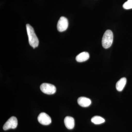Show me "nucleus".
<instances>
[{
  "mask_svg": "<svg viewBox=\"0 0 132 132\" xmlns=\"http://www.w3.org/2000/svg\"><path fill=\"white\" fill-rule=\"evenodd\" d=\"M26 28L29 45L34 48L37 47L39 45V41L35 32L34 28L29 24L26 25Z\"/></svg>",
  "mask_w": 132,
  "mask_h": 132,
  "instance_id": "obj_1",
  "label": "nucleus"
},
{
  "mask_svg": "<svg viewBox=\"0 0 132 132\" xmlns=\"http://www.w3.org/2000/svg\"><path fill=\"white\" fill-rule=\"evenodd\" d=\"M113 33L110 30L106 31L103 35L102 43L103 47L106 49L111 46L113 43Z\"/></svg>",
  "mask_w": 132,
  "mask_h": 132,
  "instance_id": "obj_2",
  "label": "nucleus"
},
{
  "mask_svg": "<svg viewBox=\"0 0 132 132\" xmlns=\"http://www.w3.org/2000/svg\"><path fill=\"white\" fill-rule=\"evenodd\" d=\"M40 88L43 93L47 94H54L56 91V87L54 85L49 83H43L41 85Z\"/></svg>",
  "mask_w": 132,
  "mask_h": 132,
  "instance_id": "obj_3",
  "label": "nucleus"
},
{
  "mask_svg": "<svg viewBox=\"0 0 132 132\" xmlns=\"http://www.w3.org/2000/svg\"><path fill=\"white\" fill-rule=\"evenodd\" d=\"M18 125V121L16 118L12 116L5 123L3 126L4 130H7L10 129H15Z\"/></svg>",
  "mask_w": 132,
  "mask_h": 132,
  "instance_id": "obj_4",
  "label": "nucleus"
},
{
  "mask_svg": "<svg viewBox=\"0 0 132 132\" xmlns=\"http://www.w3.org/2000/svg\"><path fill=\"white\" fill-rule=\"evenodd\" d=\"M68 26V21L67 19L64 16H61L59 19L57 25V28L59 32H62L66 31Z\"/></svg>",
  "mask_w": 132,
  "mask_h": 132,
  "instance_id": "obj_5",
  "label": "nucleus"
},
{
  "mask_svg": "<svg viewBox=\"0 0 132 132\" xmlns=\"http://www.w3.org/2000/svg\"><path fill=\"white\" fill-rule=\"evenodd\" d=\"M38 120L39 123L43 125H48L52 123V119L49 115L45 113H41L38 116Z\"/></svg>",
  "mask_w": 132,
  "mask_h": 132,
  "instance_id": "obj_6",
  "label": "nucleus"
},
{
  "mask_svg": "<svg viewBox=\"0 0 132 132\" xmlns=\"http://www.w3.org/2000/svg\"><path fill=\"white\" fill-rule=\"evenodd\" d=\"M78 104L82 107H87L89 106L92 103L91 100L86 97H79L78 100Z\"/></svg>",
  "mask_w": 132,
  "mask_h": 132,
  "instance_id": "obj_7",
  "label": "nucleus"
},
{
  "mask_svg": "<svg viewBox=\"0 0 132 132\" xmlns=\"http://www.w3.org/2000/svg\"><path fill=\"white\" fill-rule=\"evenodd\" d=\"M64 124L66 127L69 130L73 129L75 126V120L72 117L67 116L64 120Z\"/></svg>",
  "mask_w": 132,
  "mask_h": 132,
  "instance_id": "obj_8",
  "label": "nucleus"
},
{
  "mask_svg": "<svg viewBox=\"0 0 132 132\" xmlns=\"http://www.w3.org/2000/svg\"><path fill=\"white\" fill-rule=\"evenodd\" d=\"M90 57L89 53L87 52H83L78 54L76 58V60L78 62H83L87 60Z\"/></svg>",
  "mask_w": 132,
  "mask_h": 132,
  "instance_id": "obj_9",
  "label": "nucleus"
},
{
  "mask_svg": "<svg viewBox=\"0 0 132 132\" xmlns=\"http://www.w3.org/2000/svg\"><path fill=\"white\" fill-rule=\"evenodd\" d=\"M127 82V79L126 78L120 79L116 84V88L119 92H121L124 89Z\"/></svg>",
  "mask_w": 132,
  "mask_h": 132,
  "instance_id": "obj_10",
  "label": "nucleus"
},
{
  "mask_svg": "<svg viewBox=\"0 0 132 132\" xmlns=\"http://www.w3.org/2000/svg\"><path fill=\"white\" fill-rule=\"evenodd\" d=\"M92 123L95 125H100L105 122V120L102 117L100 116H95L91 119Z\"/></svg>",
  "mask_w": 132,
  "mask_h": 132,
  "instance_id": "obj_11",
  "label": "nucleus"
},
{
  "mask_svg": "<svg viewBox=\"0 0 132 132\" xmlns=\"http://www.w3.org/2000/svg\"><path fill=\"white\" fill-rule=\"evenodd\" d=\"M123 7L125 9H132V0H128L123 5Z\"/></svg>",
  "mask_w": 132,
  "mask_h": 132,
  "instance_id": "obj_12",
  "label": "nucleus"
}]
</instances>
